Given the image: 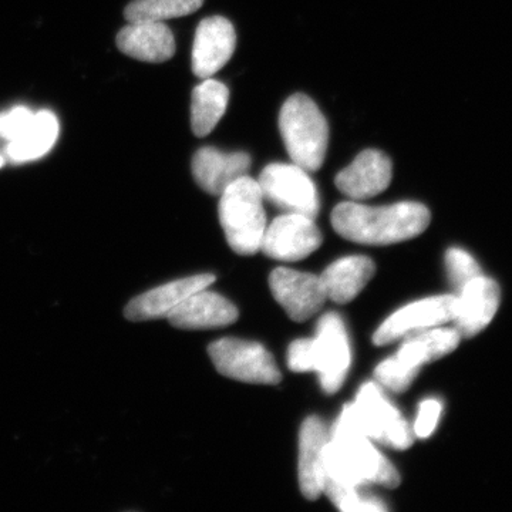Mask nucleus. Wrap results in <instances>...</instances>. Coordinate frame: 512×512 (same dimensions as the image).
Returning <instances> with one entry per match:
<instances>
[{
    "mask_svg": "<svg viewBox=\"0 0 512 512\" xmlns=\"http://www.w3.org/2000/svg\"><path fill=\"white\" fill-rule=\"evenodd\" d=\"M3 165H5V158H3L2 154H0V168H2Z\"/></svg>",
    "mask_w": 512,
    "mask_h": 512,
    "instance_id": "nucleus-31",
    "label": "nucleus"
},
{
    "mask_svg": "<svg viewBox=\"0 0 512 512\" xmlns=\"http://www.w3.org/2000/svg\"><path fill=\"white\" fill-rule=\"evenodd\" d=\"M237 47V33L228 19L211 16L201 20L192 46V72L210 79L231 60Z\"/></svg>",
    "mask_w": 512,
    "mask_h": 512,
    "instance_id": "nucleus-12",
    "label": "nucleus"
},
{
    "mask_svg": "<svg viewBox=\"0 0 512 512\" xmlns=\"http://www.w3.org/2000/svg\"><path fill=\"white\" fill-rule=\"evenodd\" d=\"M59 120L52 111H37L26 130L6 146V157L13 164L29 163L46 156L59 137Z\"/></svg>",
    "mask_w": 512,
    "mask_h": 512,
    "instance_id": "nucleus-21",
    "label": "nucleus"
},
{
    "mask_svg": "<svg viewBox=\"0 0 512 512\" xmlns=\"http://www.w3.org/2000/svg\"><path fill=\"white\" fill-rule=\"evenodd\" d=\"M458 296L446 295L410 303L389 319L373 335L376 346H386L416 330H426L443 325L456 318Z\"/></svg>",
    "mask_w": 512,
    "mask_h": 512,
    "instance_id": "nucleus-10",
    "label": "nucleus"
},
{
    "mask_svg": "<svg viewBox=\"0 0 512 512\" xmlns=\"http://www.w3.org/2000/svg\"><path fill=\"white\" fill-rule=\"evenodd\" d=\"M500 305L497 282L483 275L464 286L458 295L456 325L461 338H473L493 320Z\"/></svg>",
    "mask_w": 512,
    "mask_h": 512,
    "instance_id": "nucleus-17",
    "label": "nucleus"
},
{
    "mask_svg": "<svg viewBox=\"0 0 512 512\" xmlns=\"http://www.w3.org/2000/svg\"><path fill=\"white\" fill-rule=\"evenodd\" d=\"M430 211L420 202L404 201L384 207L342 202L332 212V224L340 237L363 245H392L426 231Z\"/></svg>",
    "mask_w": 512,
    "mask_h": 512,
    "instance_id": "nucleus-2",
    "label": "nucleus"
},
{
    "mask_svg": "<svg viewBox=\"0 0 512 512\" xmlns=\"http://www.w3.org/2000/svg\"><path fill=\"white\" fill-rule=\"evenodd\" d=\"M33 116L35 113L23 106L3 111L0 113V137L5 138L8 143L15 140L26 130Z\"/></svg>",
    "mask_w": 512,
    "mask_h": 512,
    "instance_id": "nucleus-28",
    "label": "nucleus"
},
{
    "mask_svg": "<svg viewBox=\"0 0 512 512\" xmlns=\"http://www.w3.org/2000/svg\"><path fill=\"white\" fill-rule=\"evenodd\" d=\"M251 157L244 151L222 153L214 147L200 148L192 158V175L202 190L221 195L229 185L248 175Z\"/></svg>",
    "mask_w": 512,
    "mask_h": 512,
    "instance_id": "nucleus-16",
    "label": "nucleus"
},
{
    "mask_svg": "<svg viewBox=\"0 0 512 512\" xmlns=\"http://www.w3.org/2000/svg\"><path fill=\"white\" fill-rule=\"evenodd\" d=\"M315 372L325 393L338 392L348 376L352 355L345 323L338 313L323 315L318 322L315 338Z\"/></svg>",
    "mask_w": 512,
    "mask_h": 512,
    "instance_id": "nucleus-8",
    "label": "nucleus"
},
{
    "mask_svg": "<svg viewBox=\"0 0 512 512\" xmlns=\"http://www.w3.org/2000/svg\"><path fill=\"white\" fill-rule=\"evenodd\" d=\"M460 339L457 329L426 330L407 339L396 356L404 365L420 370L426 363L453 352L460 345Z\"/></svg>",
    "mask_w": 512,
    "mask_h": 512,
    "instance_id": "nucleus-23",
    "label": "nucleus"
},
{
    "mask_svg": "<svg viewBox=\"0 0 512 512\" xmlns=\"http://www.w3.org/2000/svg\"><path fill=\"white\" fill-rule=\"evenodd\" d=\"M220 197V221L232 251L239 255L261 251L266 214L258 181L244 175L229 185Z\"/></svg>",
    "mask_w": 512,
    "mask_h": 512,
    "instance_id": "nucleus-4",
    "label": "nucleus"
},
{
    "mask_svg": "<svg viewBox=\"0 0 512 512\" xmlns=\"http://www.w3.org/2000/svg\"><path fill=\"white\" fill-rule=\"evenodd\" d=\"M375 271V264L367 256H348L328 266L319 278L330 301L343 305L365 289Z\"/></svg>",
    "mask_w": 512,
    "mask_h": 512,
    "instance_id": "nucleus-20",
    "label": "nucleus"
},
{
    "mask_svg": "<svg viewBox=\"0 0 512 512\" xmlns=\"http://www.w3.org/2000/svg\"><path fill=\"white\" fill-rule=\"evenodd\" d=\"M323 471L325 478L346 487L379 484L396 488L400 484L396 468L357 426L350 404L340 414L323 450Z\"/></svg>",
    "mask_w": 512,
    "mask_h": 512,
    "instance_id": "nucleus-1",
    "label": "nucleus"
},
{
    "mask_svg": "<svg viewBox=\"0 0 512 512\" xmlns=\"http://www.w3.org/2000/svg\"><path fill=\"white\" fill-rule=\"evenodd\" d=\"M392 177V160L383 151L365 150L336 175L335 184L352 200H367L387 190Z\"/></svg>",
    "mask_w": 512,
    "mask_h": 512,
    "instance_id": "nucleus-13",
    "label": "nucleus"
},
{
    "mask_svg": "<svg viewBox=\"0 0 512 512\" xmlns=\"http://www.w3.org/2000/svg\"><path fill=\"white\" fill-rule=\"evenodd\" d=\"M269 286L276 302L295 322L311 319L328 299L319 276L293 269H275L269 276Z\"/></svg>",
    "mask_w": 512,
    "mask_h": 512,
    "instance_id": "nucleus-11",
    "label": "nucleus"
},
{
    "mask_svg": "<svg viewBox=\"0 0 512 512\" xmlns=\"http://www.w3.org/2000/svg\"><path fill=\"white\" fill-rule=\"evenodd\" d=\"M322 245V234L312 218L285 214L265 229L261 251L276 261L296 262L308 258Z\"/></svg>",
    "mask_w": 512,
    "mask_h": 512,
    "instance_id": "nucleus-9",
    "label": "nucleus"
},
{
    "mask_svg": "<svg viewBox=\"0 0 512 512\" xmlns=\"http://www.w3.org/2000/svg\"><path fill=\"white\" fill-rule=\"evenodd\" d=\"M204 5V0H134L127 6L124 16L128 22L164 20L183 18L197 12Z\"/></svg>",
    "mask_w": 512,
    "mask_h": 512,
    "instance_id": "nucleus-24",
    "label": "nucleus"
},
{
    "mask_svg": "<svg viewBox=\"0 0 512 512\" xmlns=\"http://www.w3.org/2000/svg\"><path fill=\"white\" fill-rule=\"evenodd\" d=\"M229 90L224 83L214 79H204L192 90L191 128L197 137L212 133L227 111Z\"/></svg>",
    "mask_w": 512,
    "mask_h": 512,
    "instance_id": "nucleus-22",
    "label": "nucleus"
},
{
    "mask_svg": "<svg viewBox=\"0 0 512 512\" xmlns=\"http://www.w3.org/2000/svg\"><path fill=\"white\" fill-rule=\"evenodd\" d=\"M328 441V430L319 417L303 421L299 433V485L302 494L311 501L323 493V450Z\"/></svg>",
    "mask_w": 512,
    "mask_h": 512,
    "instance_id": "nucleus-19",
    "label": "nucleus"
},
{
    "mask_svg": "<svg viewBox=\"0 0 512 512\" xmlns=\"http://www.w3.org/2000/svg\"><path fill=\"white\" fill-rule=\"evenodd\" d=\"M356 490L355 487H346V485L335 483L329 478L323 480V493L328 495L330 501L339 510L345 512H380L387 510L376 498L360 495Z\"/></svg>",
    "mask_w": 512,
    "mask_h": 512,
    "instance_id": "nucleus-25",
    "label": "nucleus"
},
{
    "mask_svg": "<svg viewBox=\"0 0 512 512\" xmlns=\"http://www.w3.org/2000/svg\"><path fill=\"white\" fill-rule=\"evenodd\" d=\"M279 130L292 163L308 173L325 163L329 146L328 120L306 94L289 97L279 113Z\"/></svg>",
    "mask_w": 512,
    "mask_h": 512,
    "instance_id": "nucleus-3",
    "label": "nucleus"
},
{
    "mask_svg": "<svg viewBox=\"0 0 512 512\" xmlns=\"http://www.w3.org/2000/svg\"><path fill=\"white\" fill-rule=\"evenodd\" d=\"M167 319L180 329L222 328L238 319V309L224 296L205 288L185 298L174 311L168 313Z\"/></svg>",
    "mask_w": 512,
    "mask_h": 512,
    "instance_id": "nucleus-15",
    "label": "nucleus"
},
{
    "mask_svg": "<svg viewBox=\"0 0 512 512\" xmlns=\"http://www.w3.org/2000/svg\"><path fill=\"white\" fill-rule=\"evenodd\" d=\"M446 265L451 284L458 292L463 291L464 286L473 279L481 276V268L476 259L468 252L460 248L448 249L446 255Z\"/></svg>",
    "mask_w": 512,
    "mask_h": 512,
    "instance_id": "nucleus-27",
    "label": "nucleus"
},
{
    "mask_svg": "<svg viewBox=\"0 0 512 512\" xmlns=\"http://www.w3.org/2000/svg\"><path fill=\"white\" fill-rule=\"evenodd\" d=\"M215 276L202 274L178 279L131 299L124 309V315L131 322H143L167 318L185 298L214 284Z\"/></svg>",
    "mask_w": 512,
    "mask_h": 512,
    "instance_id": "nucleus-14",
    "label": "nucleus"
},
{
    "mask_svg": "<svg viewBox=\"0 0 512 512\" xmlns=\"http://www.w3.org/2000/svg\"><path fill=\"white\" fill-rule=\"evenodd\" d=\"M357 426L369 437L394 450H407L413 444V431L402 413L393 406L376 383L360 387L356 402L350 404Z\"/></svg>",
    "mask_w": 512,
    "mask_h": 512,
    "instance_id": "nucleus-5",
    "label": "nucleus"
},
{
    "mask_svg": "<svg viewBox=\"0 0 512 512\" xmlns=\"http://www.w3.org/2000/svg\"><path fill=\"white\" fill-rule=\"evenodd\" d=\"M417 375H419V369L404 365L397 356L384 360L375 370L377 382L394 393L406 392Z\"/></svg>",
    "mask_w": 512,
    "mask_h": 512,
    "instance_id": "nucleus-26",
    "label": "nucleus"
},
{
    "mask_svg": "<svg viewBox=\"0 0 512 512\" xmlns=\"http://www.w3.org/2000/svg\"><path fill=\"white\" fill-rule=\"evenodd\" d=\"M208 353L215 369L229 379L254 384H278L282 380L274 357L259 343L225 338L212 343Z\"/></svg>",
    "mask_w": 512,
    "mask_h": 512,
    "instance_id": "nucleus-7",
    "label": "nucleus"
},
{
    "mask_svg": "<svg viewBox=\"0 0 512 512\" xmlns=\"http://www.w3.org/2000/svg\"><path fill=\"white\" fill-rule=\"evenodd\" d=\"M117 46L124 55L147 63H164L175 55L173 32L163 22H130L117 35Z\"/></svg>",
    "mask_w": 512,
    "mask_h": 512,
    "instance_id": "nucleus-18",
    "label": "nucleus"
},
{
    "mask_svg": "<svg viewBox=\"0 0 512 512\" xmlns=\"http://www.w3.org/2000/svg\"><path fill=\"white\" fill-rule=\"evenodd\" d=\"M288 367L292 372H315V342L313 339L295 340L289 346Z\"/></svg>",
    "mask_w": 512,
    "mask_h": 512,
    "instance_id": "nucleus-29",
    "label": "nucleus"
},
{
    "mask_svg": "<svg viewBox=\"0 0 512 512\" xmlns=\"http://www.w3.org/2000/svg\"><path fill=\"white\" fill-rule=\"evenodd\" d=\"M264 200L286 214H301L315 220L320 204L318 190L308 171L296 164H269L258 178Z\"/></svg>",
    "mask_w": 512,
    "mask_h": 512,
    "instance_id": "nucleus-6",
    "label": "nucleus"
},
{
    "mask_svg": "<svg viewBox=\"0 0 512 512\" xmlns=\"http://www.w3.org/2000/svg\"><path fill=\"white\" fill-rule=\"evenodd\" d=\"M440 414L441 404L437 400L430 399L421 403L416 424H414V434L420 439L431 436L439 423Z\"/></svg>",
    "mask_w": 512,
    "mask_h": 512,
    "instance_id": "nucleus-30",
    "label": "nucleus"
}]
</instances>
